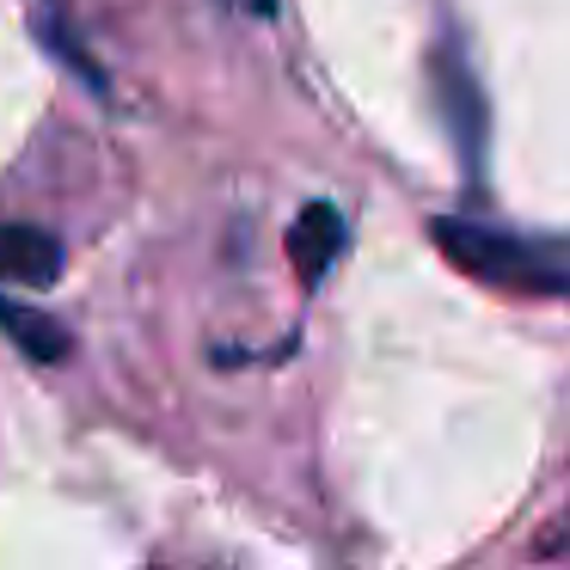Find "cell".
Returning <instances> with one entry per match:
<instances>
[{
	"mask_svg": "<svg viewBox=\"0 0 570 570\" xmlns=\"http://www.w3.org/2000/svg\"><path fill=\"white\" fill-rule=\"evenodd\" d=\"M344 215L332 209V203H307V209L295 215V227H288V264H295V276L307 288H320L325 276H332V264L344 258Z\"/></svg>",
	"mask_w": 570,
	"mask_h": 570,
	"instance_id": "obj_2",
	"label": "cell"
},
{
	"mask_svg": "<svg viewBox=\"0 0 570 570\" xmlns=\"http://www.w3.org/2000/svg\"><path fill=\"white\" fill-rule=\"evenodd\" d=\"M435 246L472 271L479 283L497 288H521V295H570V258L558 246H540V239H521L509 227H479V222H454L442 215L435 222Z\"/></svg>",
	"mask_w": 570,
	"mask_h": 570,
	"instance_id": "obj_1",
	"label": "cell"
},
{
	"mask_svg": "<svg viewBox=\"0 0 570 570\" xmlns=\"http://www.w3.org/2000/svg\"><path fill=\"white\" fill-rule=\"evenodd\" d=\"M222 7H234V13H246V19H271L276 13V0H222Z\"/></svg>",
	"mask_w": 570,
	"mask_h": 570,
	"instance_id": "obj_5",
	"label": "cell"
},
{
	"mask_svg": "<svg viewBox=\"0 0 570 570\" xmlns=\"http://www.w3.org/2000/svg\"><path fill=\"white\" fill-rule=\"evenodd\" d=\"M0 332L13 337L26 356H38V362H56V356H68V332L62 325H50L38 307H19L13 295H0Z\"/></svg>",
	"mask_w": 570,
	"mask_h": 570,
	"instance_id": "obj_4",
	"label": "cell"
},
{
	"mask_svg": "<svg viewBox=\"0 0 570 570\" xmlns=\"http://www.w3.org/2000/svg\"><path fill=\"white\" fill-rule=\"evenodd\" d=\"M0 276L7 283H26V288H50L62 276V246L38 227H0Z\"/></svg>",
	"mask_w": 570,
	"mask_h": 570,
	"instance_id": "obj_3",
	"label": "cell"
}]
</instances>
